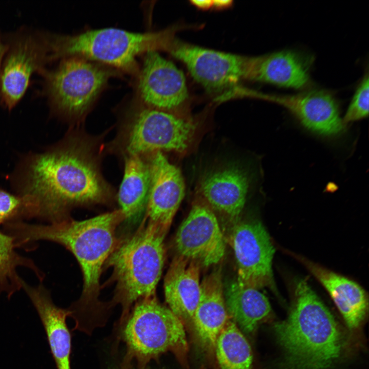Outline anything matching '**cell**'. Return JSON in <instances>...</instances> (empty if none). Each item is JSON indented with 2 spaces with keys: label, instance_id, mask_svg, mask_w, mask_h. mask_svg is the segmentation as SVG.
I'll return each mask as SVG.
<instances>
[{
  "label": "cell",
  "instance_id": "6",
  "mask_svg": "<svg viewBox=\"0 0 369 369\" xmlns=\"http://www.w3.org/2000/svg\"><path fill=\"white\" fill-rule=\"evenodd\" d=\"M121 326L126 353L121 369L131 367L135 361L137 369H144L151 360L170 352L184 367L188 366V344L184 326L156 296L135 303Z\"/></svg>",
  "mask_w": 369,
  "mask_h": 369
},
{
  "label": "cell",
  "instance_id": "24",
  "mask_svg": "<svg viewBox=\"0 0 369 369\" xmlns=\"http://www.w3.org/2000/svg\"><path fill=\"white\" fill-rule=\"evenodd\" d=\"M215 357L220 369H253L250 344L231 318L217 339Z\"/></svg>",
  "mask_w": 369,
  "mask_h": 369
},
{
  "label": "cell",
  "instance_id": "19",
  "mask_svg": "<svg viewBox=\"0 0 369 369\" xmlns=\"http://www.w3.org/2000/svg\"><path fill=\"white\" fill-rule=\"evenodd\" d=\"M22 289L40 318L57 369H71V336L66 323L67 317L71 314L70 311L57 306L49 291L42 284L33 287L24 280Z\"/></svg>",
  "mask_w": 369,
  "mask_h": 369
},
{
  "label": "cell",
  "instance_id": "10",
  "mask_svg": "<svg viewBox=\"0 0 369 369\" xmlns=\"http://www.w3.org/2000/svg\"><path fill=\"white\" fill-rule=\"evenodd\" d=\"M183 62L194 79L211 92H219L247 78L250 57L209 49L169 38L165 49Z\"/></svg>",
  "mask_w": 369,
  "mask_h": 369
},
{
  "label": "cell",
  "instance_id": "14",
  "mask_svg": "<svg viewBox=\"0 0 369 369\" xmlns=\"http://www.w3.org/2000/svg\"><path fill=\"white\" fill-rule=\"evenodd\" d=\"M225 306L220 270L205 276L200 283L199 302L191 330L200 359H214L217 339L230 320Z\"/></svg>",
  "mask_w": 369,
  "mask_h": 369
},
{
  "label": "cell",
  "instance_id": "17",
  "mask_svg": "<svg viewBox=\"0 0 369 369\" xmlns=\"http://www.w3.org/2000/svg\"><path fill=\"white\" fill-rule=\"evenodd\" d=\"M249 180L243 170L237 166L228 165L206 174L199 190L206 203L213 211L235 220L244 208Z\"/></svg>",
  "mask_w": 369,
  "mask_h": 369
},
{
  "label": "cell",
  "instance_id": "5",
  "mask_svg": "<svg viewBox=\"0 0 369 369\" xmlns=\"http://www.w3.org/2000/svg\"><path fill=\"white\" fill-rule=\"evenodd\" d=\"M167 232L144 222L130 237L120 244L107 262L116 282L114 301L121 305L120 326L130 308L140 299L155 296L165 261L164 239Z\"/></svg>",
  "mask_w": 369,
  "mask_h": 369
},
{
  "label": "cell",
  "instance_id": "1",
  "mask_svg": "<svg viewBox=\"0 0 369 369\" xmlns=\"http://www.w3.org/2000/svg\"><path fill=\"white\" fill-rule=\"evenodd\" d=\"M95 148L90 140L69 137L23 159L13 181L16 193L29 198L34 218L49 223L60 221L69 217L74 207L104 203L111 198Z\"/></svg>",
  "mask_w": 369,
  "mask_h": 369
},
{
  "label": "cell",
  "instance_id": "12",
  "mask_svg": "<svg viewBox=\"0 0 369 369\" xmlns=\"http://www.w3.org/2000/svg\"><path fill=\"white\" fill-rule=\"evenodd\" d=\"M144 55L136 75V91L140 103L170 112L182 106L189 97L183 72L156 50Z\"/></svg>",
  "mask_w": 369,
  "mask_h": 369
},
{
  "label": "cell",
  "instance_id": "7",
  "mask_svg": "<svg viewBox=\"0 0 369 369\" xmlns=\"http://www.w3.org/2000/svg\"><path fill=\"white\" fill-rule=\"evenodd\" d=\"M54 68L43 70L42 94L57 113L82 117L90 109L109 79L121 74L117 70L84 57L59 60Z\"/></svg>",
  "mask_w": 369,
  "mask_h": 369
},
{
  "label": "cell",
  "instance_id": "22",
  "mask_svg": "<svg viewBox=\"0 0 369 369\" xmlns=\"http://www.w3.org/2000/svg\"><path fill=\"white\" fill-rule=\"evenodd\" d=\"M224 297L229 316L248 334H253L271 313L270 302L263 294L258 289L241 286L236 280L227 284Z\"/></svg>",
  "mask_w": 369,
  "mask_h": 369
},
{
  "label": "cell",
  "instance_id": "11",
  "mask_svg": "<svg viewBox=\"0 0 369 369\" xmlns=\"http://www.w3.org/2000/svg\"><path fill=\"white\" fill-rule=\"evenodd\" d=\"M230 242L236 260L238 284L258 290L272 286L275 250L262 224L256 220L236 223Z\"/></svg>",
  "mask_w": 369,
  "mask_h": 369
},
{
  "label": "cell",
  "instance_id": "25",
  "mask_svg": "<svg viewBox=\"0 0 369 369\" xmlns=\"http://www.w3.org/2000/svg\"><path fill=\"white\" fill-rule=\"evenodd\" d=\"M16 248L14 237L0 230V295L5 293L8 298L22 289L24 280L17 273V268L31 269L40 281L45 277L32 260L16 252Z\"/></svg>",
  "mask_w": 369,
  "mask_h": 369
},
{
  "label": "cell",
  "instance_id": "16",
  "mask_svg": "<svg viewBox=\"0 0 369 369\" xmlns=\"http://www.w3.org/2000/svg\"><path fill=\"white\" fill-rule=\"evenodd\" d=\"M150 186L146 209L148 221L168 232L184 197L181 171L161 152L150 155Z\"/></svg>",
  "mask_w": 369,
  "mask_h": 369
},
{
  "label": "cell",
  "instance_id": "13",
  "mask_svg": "<svg viewBox=\"0 0 369 369\" xmlns=\"http://www.w3.org/2000/svg\"><path fill=\"white\" fill-rule=\"evenodd\" d=\"M178 255L204 266L218 263L224 256V240L216 216L203 202H196L175 236Z\"/></svg>",
  "mask_w": 369,
  "mask_h": 369
},
{
  "label": "cell",
  "instance_id": "29",
  "mask_svg": "<svg viewBox=\"0 0 369 369\" xmlns=\"http://www.w3.org/2000/svg\"><path fill=\"white\" fill-rule=\"evenodd\" d=\"M7 45L6 40H4L0 35V69L1 67L2 63L7 50Z\"/></svg>",
  "mask_w": 369,
  "mask_h": 369
},
{
  "label": "cell",
  "instance_id": "3",
  "mask_svg": "<svg viewBox=\"0 0 369 369\" xmlns=\"http://www.w3.org/2000/svg\"><path fill=\"white\" fill-rule=\"evenodd\" d=\"M274 330L283 354L279 369H332L340 358L341 332L305 279L296 283L289 314Z\"/></svg>",
  "mask_w": 369,
  "mask_h": 369
},
{
  "label": "cell",
  "instance_id": "4",
  "mask_svg": "<svg viewBox=\"0 0 369 369\" xmlns=\"http://www.w3.org/2000/svg\"><path fill=\"white\" fill-rule=\"evenodd\" d=\"M50 62L77 56L137 75L136 58L150 50L164 49L169 38L167 31L139 33L106 28L73 35L44 31Z\"/></svg>",
  "mask_w": 369,
  "mask_h": 369
},
{
  "label": "cell",
  "instance_id": "20",
  "mask_svg": "<svg viewBox=\"0 0 369 369\" xmlns=\"http://www.w3.org/2000/svg\"><path fill=\"white\" fill-rule=\"evenodd\" d=\"M247 79L296 89H306L311 83L307 65L291 51L250 57Z\"/></svg>",
  "mask_w": 369,
  "mask_h": 369
},
{
  "label": "cell",
  "instance_id": "21",
  "mask_svg": "<svg viewBox=\"0 0 369 369\" xmlns=\"http://www.w3.org/2000/svg\"><path fill=\"white\" fill-rule=\"evenodd\" d=\"M301 261L329 293L348 328L357 329L367 311L365 291L356 282L303 258Z\"/></svg>",
  "mask_w": 369,
  "mask_h": 369
},
{
  "label": "cell",
  "instance_id": "28",
  "mask_svg": "<svg viewBox=\"0 0 369 369\" xmlns=\"http://www.w3.org/2000/svg\"><path fill=\"white\" fill-rule=\"evenodd\" d=\"M192 3L200 8H209L213 6L212 1H193Z\"/></svg>",
  "mask_w": 369,
  "mask_h": 369
},
{
  "label": "cell",
  "instance_id": "26",
  "mask_svg": "<svg viewBox=\"0 0 369 369\" xmlns=\"http://www.w3.org/2000/svg\"><path fill=\"white\" fill-rule=\"evenodd\" d=\"M33 218V207L28 197L0 189V226Z\"/></svg>",
  "mask_w": 369,
  "mask_h": 369
},
{
  "label": "cell",
  "instance_id": "27",
  "mask_svg": "<svg viewBox=\"0 0 369 369\" xmlns=\"http://www.w3.org/2000/svg\"><path fill=\"white\" fill-rule=\"evenodd\" d=\"M369 78L364 75L355 91L351 101L342 118L344 124L363 119L368 115Z\"/></svg>",
  "mask_w": 369,
  "mask_h": 369
},
{
  "label": "cell",
  "instance_id": "2",
  "mask_svg": "<svg viewBox=\"0 0 369 369\" xmlns=\"http://www.w3.org/2000/svg\"><path fill=\"white\" fill-rule=\"evenodd\" d=\"M125 220L118 209L83 220L70 217L49 224L19 221L7 224L3 231L13 236L17 247L27 248L36 241L56 242L75 256L83 275V289L79 304L82 309L99 306V280L102 266L117 248L121 240L116 231Z\"/></svg>",
  "mask_w": 369,
  "mask_h": 369
},
{
  "label": "cell",
  "instance_id": "30",
  "mask_svg": "<svg viewBox=\"0 0 369 369\" xmlns=\"http://www.w3.org/2000/svg\"><path fill=\"white\" fill-rule=\"evenodd\" d=\"M230 2L231 1H213V6L216 8H221L229 6Z\"/></svg>",
  "mask_w": 369,
  "mask_h": 369
},
{
  "label": "cell",
  "instance_id": "9",
  "mask_svg": "<svg viewBox=\"0 0 369 369\" xmlns=\"http://www.w3.org/2000/svg\"><path fill=\"white\" fill-rule=\"evenodd\" d=\"M0 69V102L9 111L22 98L34 73L50 63L44 31L21 28L8 36Z\"/></svg>",
  "mask_w": 369,
  "mask_h": 369
},
{
  "label": "cell",
  "instance_id": "15",
  "mask_svg": "<svg viewBox=\"0 0 369 369\" xmlns=\"http://www.w3.org/2000/svg\"><path fill=\"white\" fill-rule=\"evenodd\" d=\"M263 99L285 108L303 126L321 136L334 137L345 131L338 105L328 91L314 90L292 94H264Z\"/></svg>",
  "mask_w": 369,
  "mask_h": 369
},
{
  "label": "cell",
  "instance_id": "8",
  "mask_svg": "<svg viewBox=\"0 0 369 369\" xmlns=\"http://www.w3.org/2000/svg\"><path fill=\"white\" fill-rule=\"evenodd\" d=\"M195 130L192 121L140 103L126 122L123 148L126 156H144L163 151L182 152L191 144Z\"/></svg>",
  "mask_w": 369,
  "mask_h": 369
},
{
  "label": "cell",
  "instance_id": "18",
  "mask_svg": "<svg viewBox=\"0 0 369 369\" xmlns=\"http://www.w3.org/2000/svg\"><path fill=\"white\" fill-rule=\"evenodd\" d=\"M199 275V263L177 255L173 259L164 280L165 296L169 309L190 330L200 298Z\"/></svg>",
  "mask_w": 369,
  "mask_h": 369
},
{
  "label": "cell",
  "instance_id": "31",
  "mask_svg": "<svg viewBox=\"0 0 369 369\" xmlns=\"http://www.w3.org/2000/svg\"><path fill=\"white\" fill-rule=\"evenodd\" d=\"M128 369H133V368H132L131 367H130V368H128ZM144 369H149V368H148V367H147L146 368H144Z\"/></svg>",
  "mask_w": 369,
  "mask_h": 369
},
{
  "label": "cell",
  "instance_id": "23",
  "mask_svg": "<svg viewBox=\"0 0 369 369\" xmlns=\"http://www.w3.org/2000/svg\"><path fill=\"white\" fill-rule=\"evenodd\" d=\"M150 186V171L144 156L125 157L123 178L118 193L120 210L125 220L135 221L146 211Z\"/></svg>",
  "mask_w": 369,
  "mask_h": 369
}]
</instances>
